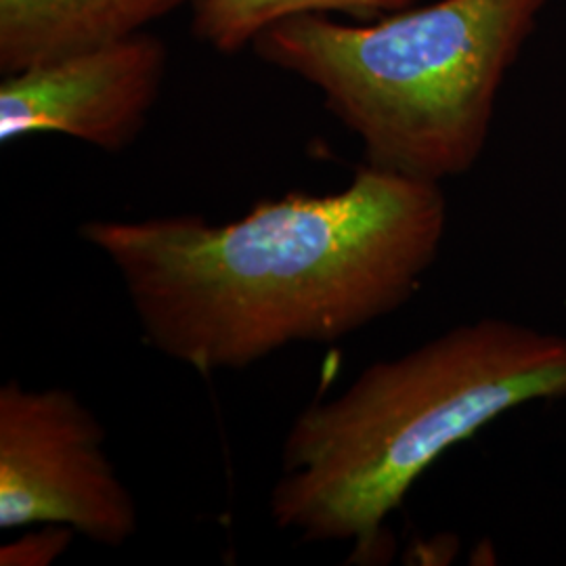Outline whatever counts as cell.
I'll return each mask as SVG.
<instances>
[{"instance_id": "6da1fadb", "label": "cell", "mask_w": 566, "mask_h": 566, "mask_svg": "<svg viewBox=\"0 0 566 566\" xmlns=\"http://www.w3.org/2000/svg\"><path fill=\"white\" fill-rule=\"evenodd\" d=\"M143 336L198 374L329 344L399 311L447 233L441 182L365 164L327 196L263 200L238 221L198 214L86 221Z\"/></svg>"}, {"instance_id": "5b68a950", "label": "cell", "mask_w": 566, "mask_h": 566, "mask_svg": "<svg viewBox=\"0 0 566 566\" xmlns=\"http://www.w3.org/2000/svg\"><path fill=\"white\" fill-rule=\"evenodd\" d=\"M168 53L142 32L23 72L0 84V142L65 135L122 151L142 135L160 97Z\"/></svg>"}, {"instance_id": "3957f363", "label": "cell", "mask_w": 566, "mask_h": 566, "mask_svg": "<svg viewBox=\"0 0 566 566\" xmlns=\"http://www.w3.org/2000/svg\"><path fill=\"white\" fill-rule=\"evenodd\" d=\"M546 2L439 0L364 25L306 13L252 46L322 93L367 164L441 182L481 158L500 88Z\"/></svg>"}, {"instance_id": "8992f818", "label": "cell", "mask_w": 566, "mask_h": 566, "mask_svg": "<svg viewBox=\"0 0 566 566\" xmlns=\"http://www.w3.org/2000/svg\"><path fill=\"white\" fill-rule=\"evenodd\" d=\"M198 0H0V72L15 74L46 61L145 32Z\"/></svg>"}, {"instance_id": "ba28073f", "label": "cell", "mask_w": 566, "mask_h": 566, "mask_svg": "<svg viewBox=\"0 0 566 566\" xmlns=\"http://www.w3.org/2000/svg\"><path fill=\"white\" fill-rule=\"evenodd\" d=\"M76 531L63 525H39L15 542L0 547L2 566H49L65 554Z\"/></svg>"}, {"instance_id": "52a82bcc", "label": "cell", "mask_w": 566, "mask_h": 566, "mask_svg": "<svg viewBox=\"0 0 566 566\" xmlns=\"http://www.w3.org/2000/svg\"><path fill=\"white\" fill-rule=\"evenodd\" d=\"M416 0H198L193 34L219 53H238L277 21L306 13H340L378 20L413 7Z\"/></svg>"}, {"instance_id": "277c9868", "label": "cell", "mask_w": 566, "mask_h": 566, "mask_svg": "<svg viewBox=\"0 0 566 566\" xmlns=\"http://www.w3.org/2000/svg\"><path fill=\"white\" fill-rule=\"evenodd\" d=\"M63 525L126 546L137 502L105 453L97 416L65 388L0 386V528Z\"/></svg>"}, {"instance_id": "7a4b0ae2", "label": "cell", "mask_w": 566, "mask_h": 566, "mask_svg": "<svg viewBox=\"0 0 566 566\" xmlns=\"http://www.w3.org/2000/svg\"><path fill=\"white\" fill-rule=\"evenodd\" d=\"M566 401V336L485 317L365 367L311 403L283 439L269 512L308 544L367 558L386 518L449 449L507 411Z\"/></svg>"}]
</instances>
